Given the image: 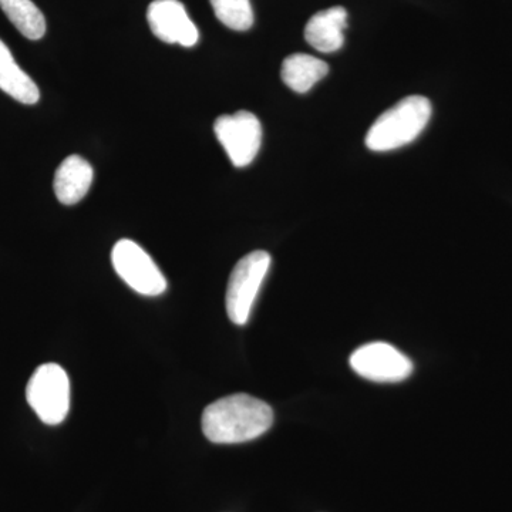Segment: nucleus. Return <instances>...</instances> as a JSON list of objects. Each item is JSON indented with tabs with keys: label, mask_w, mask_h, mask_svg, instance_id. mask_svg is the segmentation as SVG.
<instances>
[{
	"label": "nucleus",
	"mask_w": 512,
	"mask_h": 512,
	"mask_svg": "<svg viewBox=\"0 0 512 512\" xmlns=\"http://www.w3.org/2000/svg\"><path fill=\"white\" fill-rule=\"evenodd\" d=\"M0 8L23 36L30 40L45 36V16L32 0H0Z\"/></svg>",
	"instance_id": "ddd939ff"
},
{
	"label": "nucleus",
	"mask_w": 512,
	"mask_h": 512,
	"mask_svg": "<svg viewBox=\"0 0 512 512\" xmlns=\"http://www.w3.org/2000/svg\"><path fill=\"white\" fill-rule=\"evenodd\" d=\"M26 399L33 412L49 426L62 423L70 409V380L57 363L37 367L26 387Z\"/></svg>",
	"instance_id": "7ed1b4c3"
},
{
	"label": "nucleus",
	"mask_w": 512,
	"mask_h": 512,
	"mask_svg": "<svg viewBox=\"0 0 512 512\" xmlns=\"http://www.w3.org/2000/svg\"><path fill=\"white\" fill-rule=\"evenodd\" d=\"M215 16L227 28L245 32L254 25V12L249 0H210Z\"/></svg>",
	"instance_id": "4468645a"
},
{
	"label": "nucleus",
	"mask_w": 512,
	"mask_h": 512,
	"mask_svg": "<svg viewBox=\"0 0 512 512\" xmlns=\"http://www.w3.org/2000/svg\"><path fill=\"white\" fill-rule=\"evenodd\" d=\"M269 266L271 255L265 251L251 252L235 265L225 296L229 319L235 325L242 326L248 322Z\"/></svg>",
	"instance_id": "20e7f679"
},
{
	"label": "nucleus",
	"mask_w": 512,
	"mask_h": 512,
	"mask_svg": "<svg viewBox=\"0 0 512 512\" xmlns=\"http://www.w3.org/2000/svg\"><path fill=\"white\" fill-rule=\"evenodd\" d=\"M111 262L117 275L141 295L158 296L167 289V279L161 274L156 262L130 239H121L114 245Z\"/></svg>",
	"instance_id": "39448f33"
},
{
	"label": "nucleus",
	"mask_w": 512,
	"mask_h": 512,
	"mask_svg": "<svg viewBox=\"0 0 512 512\" xmlns=\"http://www.w3.org/2000/svg\"><path fill=\"white\" fill-rule=\"evenodd\" d=\"M328 73V63L306 53H295L286 57L281 70L286 86L301 94L308 93Z\"/></svg>",
	"instance_id": "f8f14e48"
},
{
	"label": "nucleus",
	"mask_w": 512,
	"mask_h": 512,
	"mask_svg": "<svg viewBox=\"0 0 512 512\" xmlns=\"http://www.w3.org/2000/svg\"><path fill=\"white\" fill-rule=\"evenodd\" d=\"M147 20L154 36L165 43L197 45L200 33L180 0H154L148 6Z\"/></svg>",
	"instance_id": "6e6552de"
},
{
	"label": "nucleus",
	"mask_w": 512,
	"mask_h": 512,
	"mask_svg": "<svg viewBox=\"0 0 512 512\" xmlns=\"http://www.w3.org/2000/svg\"><path fill=\"white\" fill-rule=\"evenodd\" d=\"M350 367L363 379L376 383H399L413 373V363L399 349L384 342H372L355 350Z\"/></svg>",
	"instance_id": "0eeeda50"
},
{
	"label": "nucleus",
	"mask_w": 512,
	"mask_h": 512,
	"mask_svg": "<svg viewBox=\"0 0 512 512\" xmlns=\"http://www.w3.org/2000/svg\"><path fill=\"white\" fill-rule=\"evenodd\" d=\"M431 117V103L423 96H409L384 111L367 131L366 146L376 153L397 150L413 143Z\"/></svg>",
	"instance_id": "f03ea898"
},
{
	"label": "nucleus",
	"mask_w": 512,
	"mask_h": 512,
	"mask_svg": "<svg viewBox=\"0 0 512 512\" xmlns=\"http://www.w3.org/2000/svg\"><path fill=\"white\" fill-rule=\"evenodd\" d=\"M274 410L249 394H232L202 413V431L212 443L238 444L258 439L271 429Z\"/></svg>",
	"instance_id": "f257e3e1"
},
{
	"label": "nucleus",
	"mask_w": 512,
	"mask_h": 512,
	"mask_svg": "<svg viewBox=\"0 0 512 512\" xmlns=\"http://www.w3.org/2000/svg\"><path fill=\"white\" fill-rule=\"evenodd\" d=\"M215 136L234 167L244 168L255 160L262 143L261 121L249 111L221 116L214 124Z\"/></svg>",
	"instance_id": "423d86ee"
},
{
	"label": "nucleus",
	"mask_w": 512,
	"mask_h": 512,
	"mask_svg": "<svg viewBox=\"0 0 512 512\" xmlns=\"http://www.w3.org/2000/svg\"><path fill=\"white\" fill-rule=\"evenodd\" d=\"M93 183V168L80 156L64 158L56 170L55 188L57 200L64 205H74L82 201Z\"/></svg>",
	"instance_id": "9d476101"
},
{
	"label": "nucleus",
	"mask_w": 512,
	"mask_h": 512,
	"mask_svg": "<svg viewBox=\"0 0 512 512\" xmlns=\"http://www.w3.org/2000/svg\"><path fill=\"white\" fill-rule=\"evenodd\" d=\"M348 28V12L342 6H335L316 13L305 28V39L320 53H333L342 49Z\"/></svg>",
	"instance_id": "1a4fd4ad"
},
{
	"label": "nucleus",
	"mask_w": 512,
	"mask_h": 512,
	"mask_svg": "<svg viewBox=\"0 0 512 512\" xmlns=\"http://www.w3.org/2000/svg\"><path fill=\"white\" fill-rule=\"evenodd\" d=\"M0 90L23 104H36L40 99L39 87L29 74L20 69L9 47L0 40Z\"/></svg>",
	"instance_id": "9b49d317"
}]
</instances>
